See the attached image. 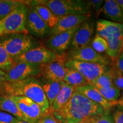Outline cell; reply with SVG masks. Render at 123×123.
<instances>
[{
    "label": "cell",
    "instance_id": "6da1fadb",
    "mask_svg": "<svg viewBox=\"0 0 123 123\" xmlns=\"http://www.w3.org/2000/svg\"><path fill=\"white\" fill-rule=\"evenodd\" d=\"M105 111L99 104L75 91L63 107L52 113L58 123H78L85 121L92 116L103 114Z\"/></svg>",
    "mask_w": 123,
    "mask_h": 123
},
{
    "label": "cell",
    "instance_id": "7a4b0ae2",
    "mask_svg": "<svg viewBox=\"0 0 123 123\" xmlns=\"http://www.w3.org/2000/svg\"><path fill=\"white\" fill-rule=\"evenodd\" d=\"M2 95L26 97L37 104L43 115L48 113L50 104L43 90L41 81L36 77H30L21 80L6 81L2 90Z\"/></svg>",
    "mask_w": 123,
    "mask_h": 123
},
{
    "label": "cell",
    "instance_id": "3957f363",
    "mask_svg": "<svg viewBox=\"0 0 123 123\" xmlns=\"http://www.w3.org/2000/svg\"><path fill=\"white\" fill-rule=\"evenodd\" d=\"M28 6L19 4L7 16L0 20V38L12 34H29L26 27Z\"/></svg>",
    "mask_w": 123,
    "mask_h": 123
},
{
    "label": "cell",
    "instance_id": "277c9868",
    "mask_svg": "<svg viewBox=\"0 0 123 123\" xmlns=\"http://www.w3.org/2000/svg\"><path fill=\"white\" fill-rule=\"evenodd\" d=\"M50 9L58 17L68 15L91 14L87 1L83 0H39L35 1Z\"/></svg>",
    "mask_w": 123,
    "mask_h": 123
},
{
    "label": "cell",
    "instance_id": "5b68a950",
    "mask_svg": "<svg viewBox=\"0 0 123 123\" xmlns=\"http://www.w3.org/2000/svg\"><path fill=\"white\" fill-rule=\"evenodd\" d=\"M37 44L35 39L29 34H12L0 38V45L13 59L36 47Z\"/></svg>",
    "mask_w": 123,
    "mask_h": 123
},
{
    "label": "cell",
    "instance_id": "8992f818",
    "mask_svg": "<svg viewBox=\"0 0 123 123\" xmlns=\"http://www.w3.org/2000/svg\"><path fill=\"white\" fill-rule=\"evenodd\" d=\"M65 66L67 68L74 69L84 77L88 84L94 81L100 75L107 70V66L93 63L79 62L66 58Z\"/></svg>",
    "mask_w": 123,
    "mask_h": 123
},
{
    "label": "cell",
    "instance_id": "52a82bcc",
    "mask_svg": "<svg viewBox=\"0 0 123 123\" xmlns=\"http://www.w3.org/2000/svg\"><path fill=\"white\" fill-rule=\"evenodd\" d=\"M62 55H58L51 51L43 45H41L27 51L24 54L15 58L14 61L15 63L25 62L32 64H42L57 60Z\"/></svg>",
    "mask_w": 123,
    "mask_h": 123
},
{
    "label": "cell",
    "instance_id": "ba28073f",
    "mask_svg": "<svg viewBox=\"0 0 123 123\" xmlns=\"http://www.w3.org/2000/svg\"><path fill=\"white\" fill-rule=\"evenodd\" d=\"M65 54L62 55L57 60L46 64H40L39 76L42 77L45 81H61L63 80L67 69L65 66L66 61Z\"/></svg>",
    "mask_w": 123,
    "mask_h": 123
},
{
    "label": "cell",
    "instance_id": "9c48e42d",
    "mask_svg": "<svg viewBox=\"0 0 123 123\" xmlns=\"http://www.w3.org/2000/svg\"><path fill=\"white\" fill-rule=\"evenodd\" d=\"M79 26L58 34L51 35L46 39L43 46L56 55H64L69 49L72 38Z\"/></svg>",
    "mask_w": 123,
    "mask_h": 123
},
{
    "label": "cell",
    "instance_id": "30bf717a",
    "mask_svg": "<svg viewBox=\"0 0 123 123\" xmlns=\"http://www.w3.org/2000/svg\"><path fill=\"white\" fill-rule=\"evenodd\" d=\"M65 54L67 59L74 61L98 63L107 66L110 64L108 58L97 53L90 45L79 50H69Z\"/></svg>",
    "mask_w": 123,
    "mask_h": 123
},
{
    "label": "cell",
    "instance_id": "8fae6325",
    "mask_svg": "<svg viewBox=\"0 0 123 123\" xmlns=\"http://www.w3.org/2000/svg\"><path fill=\"white\" fill-rule=\"evenodd\" d=\"M26 27L29 34L38 38L46 37L51 30L32 5L28 6Z\"/></svg>",
    "mask_w": 123,
    "mask_h": 123
},
{
    "label": "cell",
    "instance_id": "7c38bea8",
    "mask_svg": "<svg viewBox=\"0 0 123 123\" xmlns=\"http://www.w3.org/2000/svg\"><path fill=\"white\" fill-rule=\"evenodd\" d=\"M25 118L30 123H38L43 115L41 108L33 100L24 96H11Z\"/></svg>",
    "mask_w": 123,
    "mask_h": 123
},
{
    "label": "cell",
    "instance_id": "4fadbf2b",
    "mask_svg": "<svg viewBox=\"0 0 123 123\" xmlns=\"http://www.w3.org/2000/svg\"><path fill=\"white\" fill-rule=\"evenodd\" d=\"M40 64L29 63H15L12 68L6 73L7 81L21 80L30 77L39 76Z\"/></svg>",
    "mask_w": 123,
    "mask_h": 123
},
{
    "label": "cell",
    "instance_id": "5bb4252c",
    "mask_svg": "<svg viewBox=\"0 0 123 123\" xmlns=\"http://www.w3.org/2000/svg\"><path fill=\"white\" fill-rule=\"evenodd\" d=\"M94 29V24L90 19L81 24L77 29L72 38L69 50H79L90 45Z\"/></svg>",
    "mask_w": 123,
    "mask_h": 123
},
{
    "label": "cell",
    "instance_id": "9a60e30c",
    "mask_svg": "<svg viewBox=\"0 0 123 123\" xmlns=\"http://www.w3.org/2000/svg\"><path fill=\"white\" fill-rule=\"evenodd\" d=\"M91 14L68 15L58 17L57 24L50 30V34L55 35L70 30L90 20Z\"/></svg>",
    "mask_w": 123,
    "mask_h": 123
},
{
    "label": "cell",
    "instance_id": "2e32d148",
    "mask_svg": "<svg viewBox=\"0 0 123 123\" xmlns=\"http://www.w3.org/2000/svg\"><path fill=\"white\" fill-rule=\"evenodd\" d=\"M96 34L106 41L113 38L123 37V23L100 19L96 23Z\"/></svg>",
    "mask_w": 123,
    "mask_h": 123
},
{
    "label": "cell",
    "instance_id": "e0dca14e",
    "mask_svg": "<svg viewBox=\"0 0 123 123\" xmlns=\"http://www.w3.org/2000/svg\"><path fill=\"white\" fill-rule=\"evenodd\" d=\"M75 91L81 93L93 102L99 104L105 111L110 110L112 107L117 105V101L111 103L106 100L100 94L99 91L88 84L81 87H76Z\"/></svg>",
    "mask_w": 123,
    "mask_h": 123
},
{
    "label": "cell",
    "instance_id": "ac0fdd59",
    "mask_svg": "<svg viewBox=\"0 0 123 123\" xmlns=\"http://www.w3.org/2000/svg\"><path fill=\"white\" fill-rule=\"evenodd\" d=\"M75 87L66 83L64 81H62L61 90L53 104L50 107L49 112H53L57 111L61 109L69 101L75 92Z\"/></svg>",
    "mask_w": 123,
    "mask_h": 123
},
{
    "label": "cell",
    "instance_id": "d6986e66",
    "mask_svg": "<svg viewBox=\"0 0 123 123\" xmlns=\"http://www.w3.org/2000/svg\"><path fill=\"white\" fill-rule=\"evenodd\" d=\"M104 17L110 21L123 23V12L115 0H107L103 5L102 12Z\"/></svg>",
    "mask_w": 123,
    "mask_h": 123
},
{
    "label": "cell",
    "instance_id": "ffe728a7",
    "mask_svg": "<svg viewBox=\"0 0 123 123\" xmlns=\"http://www.w3.org/2000/svg\"><path fill=\"white\" fill-rule=\"evenodd\" d=\"M0 110L12 115L17 119L25 120L24 116L11 96L0 95Z\"/></svg>",
    "mask_w": 123,
    "mask_h": 123
},
{
    "label": "cell",
    "instance_id": "44dd1931",
    "mask_svg": "<svg viewBox=\"0 0 123 123\" xmlns=\"http://www.w3.org/2000/svg\"><path fill=\"white\" fill-rule=\"evenodd\" d=\"M33 6L37 12L40 17L47 24L50 30L53 29L57 24L58 17L45 6L38 4L36 1L32 2Z\"/></svg>",
    "mask_w": 123,
    "mask_h": 123
},
{
    "label": "cell",
    "instance_id": "7402d4cb",
    "mask_svg": "<svg viewBox=\"0 0 123 123\" xmlns=\"http://www.w3.org/2000/svg\"><path fill=\"white\" fill-rule=\"evenodd\" d=\"M62 81H50L44 80L43 83H41L43 90L48 99L50 107L53 104L55 99L61 90Z\"/></svg>",
    "mask_w": 123,
    "mask_h": 123
},
{
    "label": "cell",
    "instance_id": "603a6c76",
    "mask_svg": "<svg viewBox=\"0 0 123 123\" xmlns=\"http://www.w3.org/2000/svg\"><path fill=\"white\" fill-rule=\"evenodd\" d=\"M66 83L76 87H81L88 84L85 78L74 69L67 68L63 80Z\"/></svg>",
    "mask_w": 123,
    "mask_h": 123
},
{
    "label": "cell",
    "instance_id": "cb8c5ba5",
    "mask_svg": "<svg viewBox=\"0 0 123 123\" xmlns=\"http://www.w3.org/2000/svg\"><path fill=\"white\" fill-rule=\"evenodd\" d=\"M96 89L106 100L111 103L116 102L119 100L121 95L120 91L114 86Z\"/></svg>",
    "mask_w": 123,
    "mask_h": 123
},
{
    "label": "cell",
    "instance_id": "d4e9b609",
    "mask_svg": "<svg viewBox=\"0 0 123 123\" xmlns=\"http://www.w3.org/2000/svg\"><path fill=\"white\" fill-rule=\"evenodd\" d=\"M95 88H107L113 86L112 83V77L109 71V68L101 75L98 77L94 81L88 84Z\"/></svg>",
    "mask_w": 123,
    "mask_h": 123
},
{
    "label": "cell",
    "instance_id": "484cf974",
    "mask_svg": "<svg viewBox=\"0 0 123 123\" xmlns=\"http://www.w3.org/2000/svg\"><path fill=\"white\" fill-rule=\"evenodd\" d=\"M14 64V59L4 47L0 45V70L7 73Z\"/></svg>",
    "mask_w": 123,
    "mask_h": 123
},
{
    "label": "cell",
    "instance_id": "4316f807",
    "mask_svg": "<svg viewBox=\"0 0 123 123\" xmlns=\"http://www.w3.org/2000/svg\"><path fill=\"white\" fill-rule=\"evenodd\" d=\"M109 71L111 75L113 86L120 91H123V75L116 67L115 63L112 64Z\"/></svg>",
    "mask_w": 123,
    "mask_h": 123
},
{
    "label": "cell",
    "instance_id": "83f0119b",
    "mask_svg": "<svg viewBox=\"0 0 123 123\" xmlns=\"http://www.w3.org/2000/svg\"><path fill=\"white\" fill-rule=\"evenodd\" d=\"M19 2L13 0H0V20L11 13Z\"/></svg>",
    "mask_w": 123,
    "mask_h": 123
},
{
    "label": "cell",
    "instance_id": "f1b7e54d",
    "mask_svg": "<svg viewBox=\"0 0 123 123\" xmlns=\"http://www.w3.org/2000/svg\"><path fill=\"white\" fill-rule=\"evenodd\" d=\"M91 46L97 53L101 54L107 52L108 45L107 41L104 38L96 34L91 42Z\"/></svg>",
    "mask_w": 123,
    "mask_h": 123
},
{
    "label": "cell",
    "instance_id": "f546056e",
    "mask_svg": "<svg viewBox=\"0 0 123 123\" xmlns=\"http://www.w3.org/2000/svg\"><path fill=\"white\" fill-rule=\"evenodd\" d=\"M109 111H105L102 115L92 116L85 121L88 123H114L113 117Z\"/></svg>",
    "mask_w": 123,
    "mask_h": 123
},
{
    "label": "cell",
    "instance_id": "4dcf8cb0",
    "mask_svg": "<svg viewBox=\"0 0 123 123\" xmlns=\"http://www.w3.org/2000/svg\"><path fill=\"white\" fill-rule=\"evenodd\" d=\"M87 2L91 13H94L96 17H99L102 12L103 5L104 1L102 0H91L87 1Z\"/></svg>",
    "mask_w": 123,
    "mask_h": 123
},
{
    "label": "cell",
    "instance_id": "1f68e13d",
    "mask_svg": "<svg viewBox=\"0 0 123 123\" xmlns=\"http://www.w3.org/2000/svg\"><path fill=\"white\" fill-rule=\"evenodd\" d=\"M115 108L112 115L114 123H123V106L116 105Z\"/></svg>",
    "mask_w": 123,
    "mask_h": 123
},
{
    "label": "cell",
    "instance_id": "d6a6232c",
    "mask_svg": "<svg viewBox=\"0 0 123 123\" xmlns=\"http://www.w3.org/2000/svg\"><path fill=\"white\" fill-rule=\"evenodd\" d=\"M16 119L12 115L0 110V123H13Z\"/></svg>",
    "mask_w": 123,
    "mask_h": 123
},
{
    "label": "cell",
    "instance_id": "836d02e7",
    "mask_svg": "<svg viewBox=\"0 0 123 123\" xmlns=\"http://www.w3.org/2000/svg\"><path fill=\"white\" fill-rule=\"evenodd\" d=\"M38 123H58L55 118L52 112H49L48 113L43 115Z\"/></svg>",
    "mask_w": 123,
    "mask_h": 123
},
{
    "label": "cell",
    "instance_id": "e575fe53",
    "mask_svg": "<svg viewBox=\"0 0 123 123\" xmlns=\"http://www.w3.org/2000/svg\"><path fill=\"white\" fill-rule=\"evenodd\" d=\"M116 67L123 75V51L115 62Z\"/></svg>",
    "mask_w": 123,
    "mask_h": 123
},
{
    "label": "cell",
    "instance_id": "d590c367",
    "mask_svg": "<svg viewBox=\"0 0 123 123\" xmlns=\"http://www.w3.org/2000/svg\"><path fill=\"white\" fill-rule=\"evenodd\" d=\"M7 81V74L6 72L0 70V91L2 90L4 84Z\"/></svg>",
    "mask_w": 123,
    "mask_h": 123
},
{
    "label": "cell",
    "instance_id": "8d00e7d4",
    "mask_svg": "<svg viewBox=\"0 0 123 123\" xmlns=\"http://www.w3.org/2000/svg\"><path fill=\"white\" fill-rule=\"evenodd\" d=\"M117 105H120L123 106V91L121 93L119 100L117 101Z\"/></svg>",
    "mask_w": 123,
    "mask_h": 123
},
{
    "label": "cell",
    "instance_id": "74e56055",
    "mask_svg": "<svg viewBox=\"0 0 123 123\" xmlns=\"http://www.w3.org/2000/svg\"><path fill=\"white\" fill-rule=\"evenodd\" d=\"M123 12V0H115Z\"/></svg>",
    "mask_w": 123,
    "mask_h": 123
},
{
    "label": "cell",
    "instance_id": "f35d334b",
    "mask_svg": "<svg viewBox=\"0 0 123 123\" xmlns=\"http://www.w3.org/2000/svg\"><path fill=\"white\" fill-rule=\"evenodd\" d=\"M13 123H30L27 122V121H26L23 120L16 119H15V120L14 121Z\"/></svg>",
    "mask_w": 123,
    "mask_h": 123
},
{
    "label": "cell",
    "instance_id": "ab89813d",
    "mask_svg": "<svg viewBox=\"0 0 123 123\" xmlns=\"http://www.w3.org/2000/svg\"><path fill=\"white\" fill-rule=\"evenodd\" d=\"M88 123L87 121H82V122H80V123Z\"/></svg>",
    "mask_w": 123,
    "mask_h": 123
},
{
    "label": "cell",
    "instance_id": "60d3db41",
    "mask_svg": "<svg viewBox=\"0 0 123 123\" xmlns=\"http://www.w3.org/2000/svg\"></svg>",
    "mask_w": 123,
    "mask_h": 123
}]
</instances>
